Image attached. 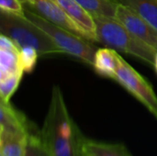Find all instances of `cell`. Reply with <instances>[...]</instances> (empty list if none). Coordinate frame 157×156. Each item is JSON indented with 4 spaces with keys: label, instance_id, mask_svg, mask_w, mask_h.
Wrapping results in <instances>:
<instances>
[{
    "label": "cell",
    "instance_id": "cell-1",
    "mask_svg": "<svg viewBox=\"0 0 157 156\" xmlns=\"http://www.w3.org/2000/svg\"><path fill=\"white\" fill-rule=\"evenodd\" d=\"M40 136L52 156H86L85 152L86 138L71 117L58 86L52 88Z\"/></svg>",
    "mask_w": 157,
    "mask_h": 156
},
{
    "label": "cell",
    "instance_id": "cell-2",
    "mask_svg": "<svg viewBox=\"0 0 157 156\" xmlns=\"http://www.w3.org/2000/svg\"><path fill=\"white\" fill-rule=\"evenodd\" d=\"M93 18L97 28L98 42L155 65L157 54L155 48L134 36L116 18L103 16H95Z\"/></svg>",
    "mask_w": 157,
    "mask_h": 156
},
{
    "label": "cell",
    "instance_id": "cell-3",
    "mask_svg": "<svg viewBox=\"0 0 157 156\" xmlns=\"http://www.w3.org/2000/svg\"><path fill=\"white\" fill-rule=\"evenodd\" d=\"M0 31L1 34L10 38L19 50L24 47H33L40 56L63 53L47 34L27 17L21 18L1 12Z\"/></svg>",
    "mask_w": 157,
    "mask_h": 156
},
{
    "label": "cell",
    "instance_id": "cell-4",
    "mask_svg": "<svg viewBox=\"0 0 157 156\" xmlns=\"http://www.w3.org/2000/svg\"><path fill=\"white\" fill-rule=\"evenodd\" d=\"M26 17L40 28L62 52L75 56L92 65L97 50L86 39L45 19L34 11L25 7Z\"/></svg>",
    "mask_w": 157,
    "mask_h": 156
},
{
    "label": "cell",
    "instance_id": "cell-5",
    "mask_svg": "<svg viewBox=\"0 0 157 156\" xmlns=\"http://www.w3.org/2000/svg\"><path fill=\"white\" fill-rule=\"evenodd\" d=\"M114 80L139 100L157 120V96L153 86L123 58Z\"/></svg>",
    "mask_w": 157,
    "mask_h": 156
},
{
    "label": "cell",
    "instance_id": "cell-6",
    "mask_svg": "<svg viewBox=\"0 0 157 156\" xmlns=\"http://www.w3.org/2000/svg\"><path fill=\"white\" fill-rule=\"evenodd\" d=\"M24 6L50 22L89 40L86 32L73 20L54 0H26Z\"/></svg>",
    "mask_w": 157,
    "mask_h": 156
},
{
    "label": "cell",
    "instance_id": "cell-7",
    "mask_svg": "<svg viewBox=\"0 0 157 156\" xmlns=\"http://www.w3.org/2000/svg\"><path fill=\"white\" fill-rule=\"evenodd\" d=\"M115 18L134 36L157 50V30L131 6L118 2Z\"/></svg>",
    "mask_w": 157,
    "mask_h": 156
},
{
    "label": "cell",
    "instance_id": "cell-8",
    "mask_svg": "<svg viewBox=\"0 0 157 156\" xmlns=\"http://www.w3.org/2000/svg\"><path fill=\"white\" fill-rule=\"evenodd\" d=\"M24 68L20 51L7 36L0 35V79L22 77Z\"/></svg>",
    "mask_w": 157,
    "mask_h": 156
},
{
    "label": "cell",
    "instance_id": "cell-9",
    "mask_svg": "<svg viewBox=\"0 0 157 156\" xmlns=\"http://www.w3.org/2000/svg\"><path fill=\"white\" fill-rule=\"evenodd\" d=\"M34 129V126L22 112L15 108L9 101L0 99V130L29 134Z\"/></svg>",
    "mask_w": 157,
    "mask_h": 156
},
{
    "label": "cell",
    "instance_id": "cell-10",
    "mask_svg": "<svg viewBox=\"0 0 157 156\" xmlns=\"http://www.w3.org/2000/svg\"><path fill=\"white\" fill-rule=\"evenodd\" d=\"M61 8L75 20L87 34L90 41L98 42L97 28L93 17L86 11L75 0H54Z\"/></svg>",
    "mask_w": 157,
    "mask_h": 156
},
{
    "label": "cell",
    "instance_id": "cell-11",
    "mask_svg": "<svg viewBox=\"0 0 157 156\" xmlns=\"http://www.w3.org/2000/svg\"><path fill=\"white\" fill-rule=\"evenodd\" d=\"M121 59L122 57L116 50L109 47L100 48L95 53L92 66L98 74L114 79Z\"/></svg>",
    "mask_w": 157,
    "mask_h": 156
},
{
    "label": "cell",
    "instance_id": "cell-12",
    "mask_svg": "<svg viewBox=\"0 0 157 156\" xmlns=\"http://www.w3.org/2000/svg\"><path fill=\"white\" fill-rule=\"evenodd\" d=\"M29 134L0 130V156H26Z\"/></svg>",
    "mask_w": 157,
    "mask_h": 156
},
{
    "label": "cell",
    "instance_id": "cell-13",
    "mask_svg": "<svg viewBox=\"0 0 157 156\" xmlns=\"http://www.w3.org/2000/svg\"><path fill=\"white\" fill-rule=\"evenodd\" d=\"M85 152L95 156H132L125 145L86 139Z\"/></svg>",
    "mask_w": 157,
    "mask_h": 156
},
{
    "label": "cell",
    "instance_id": "cell-14",
    "mask_svg": "<svg viewBox=\"0 0 157 156\" xmlns=\"http://www.w3.org/2000/svg\"><path fill=\"white\" fill-rule=\"evenodd\" d=\"M92 17L103 16L115 18L118 2L115 0H75Z\"/></svg>",
    "mask_w": 157,
    "mask_h": 156
},
{
    "label": "cell",
    "instance_id": "cell-15",
    "mask_svg": "<svg viewBox=\"0 0 157 156\" xmlns=\"http://www.w3.org/2000/svg\"><path fill=\"white\" fill-rule=\"evenodd\" d=\"M131 6L157 30V0H115Z\"/></svg>",
    "mask_w": 157,
    "mask_h": 156
},
{
    "label": "cell",
    "instance_id": "cell-16",
    "mask_svg": "<svg viewBox=\"0 0 157 156\" xmlns=\"http://www.w3.org/2000/svg\"><path fill=\"white\" fill-rule=\"evenodd\" d=\"M26 156H52L42 142L40 131L34 129L29 132Z\"/></svg>",
    "mask_w": 157,
    "mask_h": 156
},
{
    "label": "cell",
    "instance_id": "cell-17",
    "mask_svg": "<svg viewBox=\"0 0 157 156\" xmlns=\"http://www.w3.org/2000/svg\"><path fill=\"white\" fill-rule=\"evenodd\" d=\"M1 12L10 16L25 18V6L20 0H0Z\"/></svg>",
    "mask_w": 157,
    "mask_h": 156
},
{
    "label": "cell",
    "instance_id": "cell-18",
    "mask_svg": "<svg viewBox=\"0 0 157 156\" xmlns=\"http://www.w3.org/2000/svg\"><path fill=\"white\" fill-rule=\"evenodd\" d=\"M19 51H20L24 72L26 73L31 72L37 63V59L40 57L39 52L33 47H24L21 48Z\"/></svg>",
    "mask_w": 157,
    "mask_h": 156
},
{
    "label": "cell",
    "instance_id": "cell-19",
    "mask_svg": "<svg viewBox=\"0 0 157 156\" xmlns=\"http://www.w3.org/2000/svg\"><path fill=\"white\" fill-rule=\"evenodd\" d=\"M154 67H155V72H156V74H157V54H156V57H155V63Z\"/></svg>",
    "mask_w": 157,
    "mask_h": 156
},
{
    "label": "cell",
    "instance_id": "cell-20",
    "mask_svg": "<svg viewBox=\"0 0 157 156\" xmlns=\"http://www.w3.org/2000/svg\"><path fill=\"white\" fill-rule=\"evenodd\" d=\"M86 156H95L93 155V154H89V153H86Z\"/></svg>",
    "mask_w": 157,
    "mask_h": 156
},
{
    "label": "cell",
    "instance_id": "cell-21",
    "mask_svg": "<svg viewBox=\"0 0 157 156\" xmlns=\"http://www.w3.org/2000/svg\"><path fill=\"white\" fill-rule=\"evenodd\" d=\"M20 1H21V2H22L23 4H25V2H26V0H20Z\"/></svg>",
    "mask_w": 157,
    "mask_h": 156
}]
</instances>
